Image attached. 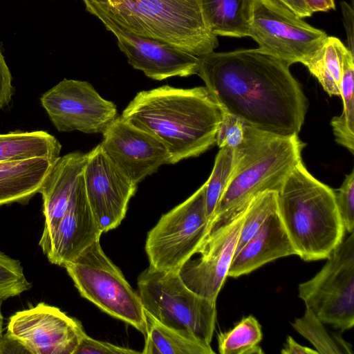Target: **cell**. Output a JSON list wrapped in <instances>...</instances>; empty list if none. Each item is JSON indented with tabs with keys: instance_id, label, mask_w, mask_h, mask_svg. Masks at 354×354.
<instances>
[{
	"instance_id": "obj_13",
	"label": "cell",
	"mask_w": 354,
	"mask_h": 354,
	"mask_svg": "<svg viewBox=\"0 0 354 354\" xmlns=\"http://www.w3.org/2000/svg\"><path fill=\"white\" fill-rule=\"evenodd\" d=\"M247 207L227 223L211 230L196 253L200 257L189 259L178 270L183 282L196 294L216 301L227 277Z\"/></svg>"
},
{
	"instance_id": "obj_1",
	"label": "cell",
	"mask_w": 354,
	"mask_h": 354,
	"mask_svg": "<svg viewBox=\"0 0 354 354\" xmlns=\"http://www.w3.org/2000/svg\"><path fill=\"white\" fill-rule=\"evenodd\" d=\"M198 58L197 75L222 112L262 131L298 135L308 103L289 65L260 48Z\"/></svg>"
},
{
	"instance_id": "obj_22",
	"label": "cell",
	"mask_w": 354,
	"mask_h": 354,
	"mask_svg": "<svg viewBox=\"0 0 354 354\" xmlns=\"http://www.w3.org/2000/svg\"><path fill=\"white\" fill-rule=\"evenodd\" d=\"M61 149L59 140L46 131L17 130L0 134V162L36 158L57 159Z\"/></svg>"
},
{
	"instance_id": "obj_7",
	"label": "cell",
	"mask_w": 354,
	"mask_h": 354,
	"mask_svg": "<svg viewBox=\"0 0 354 354\" xmlns=\"http://www.w3.org/2000/svg\"><path fill=\"white\" fill-rule=\"evenodd\" d=\"M64 267L82 297L145 334V313L140 296L105 254L100 240Z\"/></svg>"
},
{
	"instance_id": "obj_20",
	"label": "cell",
	"mask_w": 354,
	"mask_h": 354,
	"mask_svg": "<svg viewBox=\"0 0 354 354\" xmlns=\"http://www.w3.org/2000/svg\"><path fill=\"white\" fill-rule=\"evenodd\" d=\"M57 159L36 158L0 162V205L26 203L39 193Z\"/></svg>"
},
{
	"instance_id": "obj_23",
	"label": "cell",
	"mask_w": 354,
	"mask_h": 354,
	"mask_svg": "<svg viewBox=\"0 0 354 354\" xmlns=\"http://www.w3.org/2000/svg\"><path fill=\"white\" fill-rule=\"evenodd\" d=\"M145 313L144 354H214L209 344L189 338Z\"/></svg>"
},
{
	"instance_id": "obj_37",
	"label": "cell",
	"mask_w": 354,
	"mask_h": 354,
	"mask_svg": "<svg viewBox=\"0 0 354 354\" xmlns=\"http://www.w3.org/2000/svg\"><path fill=\"white\" fill-rule=\"evenodd\" d=\"M281 353L282 354H318L315 349L299 344L290 335L287 337Z\"/></svg>"
},
{
	"instance_id": "obj_3",
	"label": "cell",
	"mask_w": 354,
	"mask_h": 354,
	"mask_svg": "<svg viewBox=\"0 0 354 354\" xmlns=\"http://www.w3.org/2000/svg\"><path fill=\"white\" fill-rule=\"evenodd\" d=\"M87 12L132 35L169 44L200 57L218 46L201 0H82Z\"/></svg>"
},
{
	"instance_id": "obj_31",
	"label": "cell",
	"mask_w": 354,
	"mask_h": 354,
	"mask_svg": "<svg viewBox=\"0 0 354 354\" xmlns=\"http://www.w3.org/2000/svg\"><path fill=\"white\" fill-rule=\"evenodd\" d=\"M335 202L346 232L354 230V171L346 174L345 179L337 190L335 192Z\"/></svg>"
},
{
	"instance_id": "obj_19",
	"label": "cell",
	"mask_w": 354,
	"mask_h": 354,
	"mask_svg": "<svg viewBox=\"0 0 354 354\" xmlns=\"http://www.w3.org/2000/svg\"><path fill=\"white\" fill-rule=\"evenodd\" d=\"M290 255H296V252L277 209L234 253L227 277L248 274L268 262Z\"/></svg>"
},
{
	"instance_id": "obj_18",
	"label": "cell",
	"mask_w": 354,
	"mask_h": 354,
	"mask_svg": "<svg viewBox=\"0 0 354 354\" xmlns=\"http://www.w3.org/2000/svg\"><path fill=\"white\" fill-rule=\"evenodd\" d=\"M87 158L88 153L74 151L59 156L53 165L39 191L44 216L39 241L50 236L65 214Z\"/></svg>"
},
{
	"instance_id": "obj_2",
	"label": "cell",
	"mask_w": 354,
	"mask_h": 354,
	"mask_svg": "<svg viewBox=\"0 0 354 354\" xmlns=\"http://www.w3.org/2000/svg\"><path fill=\"white\" fill-rule=\"evenodd\" d=\"M121 115L158 138L170 154L169 164H176L216 143L222 111L205 86L165 85L138 93Z\"/></svg>"
},
{
	"instance_id": "obj_38",
	"label": "cell",
	"mask_w": 354,
	"mask_h": 354,
	"mask_svg": "<svg viewBox=\"0 0 354 354\" xmlns=\"http://www.w3.org/2000/svg\"><path fill=\"white\" fill-rule=\"evenodd\" d=\"M311 12H326L335 8L334 0H304Z\"/></svg>"
},
{
	"instance_id": "obj_5",
	"label": "cell",
	"mask_w": 354,
	"mask_h": 354,
	"mask_svg": "<svg viewBox=\"0 0 354 354\" xmlns=\"http://www.w3.org/2000/svg\"><path fill=\"white\" fill-rule=\"evenodd\" d=\"M277 212L296 255L304 261L326 259L344 240L335 191L313 177L302 161L277 192Z\"/></svg>"
},
{
	"instance_id": "obj_25",
	"label": "cell",
	"mask_w": 354,
	"mask_h": 354,
	"mask_svg": "<svg viewBox=\"0 0 354 354\" xmlns=\"http://www.w3.org/2000/svg\"><path fill=\"white\" fill-rule=\"evenodd\" d=\"M354 57L346 49L342 60L340 96L343 111L340 115L333 118L331 126L336 142L352 153L354 151Z\"/></svg>"
},
{
	"instance_id": "obj_33",
	"label": "cell",
	"mask_w": 354,
	"mask_h": 354,
	"mask_svg": "<svg viewBox=\"0 0 354 354\" xmlns=\"http://www.w3.org/2000/svg\"><path fill=\"white\" fill-rule=\"evenodd\" d=\"M137 351L99 341L85 335L74 354H135Z\"/></svg>"
},
{
	"instance_id": "obj_12",
	"label": "cell",
	"mask_w": 354,
	"mask_h": 354,
	"mask_svg": "<svg viewBox=\"0 0 354 354\" xmlns=\"http://www.w3.org/2000/svg\"><path fill=\"white\" fill-rule=\"evenodd\" d=\"M6 335L26 353L74 354L86 333L76 319L57 307L39 303L15 313Z\"/></svg>"
},
{
	"instance_id": "obj_32",
	"label": "cell",
	"mask_w": 354,
	"mask_h": 354,
	"mask_svg": "<svg viewBox=\"0 0 354 354\" xmlns=\"http://www.w3.org/2000/svg\"><path fill=\"white\" fill-rule=\"evenodd\" d=\"M244 127L245 124L238 117L222 112L221 120L216 134V145L219 148H236L243 140Z\"/></svg>"
},
{
	"instance_id": "obj_10",
	"label": "cell",
	"mask_w": 354,
	"mask_h": 354,
	"mask_svg": "<svg viewBox=\"0 0 354 354\" xmlns=\"http://www.w3.org/2000/svg\"><path fill=\"white\" fill-rule=\"evenodd\" d=\"M248 37L259 48L290 66L295 63L304 64L328 35L277 0H254Z\"/></svg>"
},
{
	"instance_id": "obj_36",
	"label": "cell",
	"mask_w": 354,
	"mask_h": 354,
	"mask_svg": "<svg viewBox=\"0 0 354 354\" xmlns=\"http://www.w3.org/2000/svg\"><path fill=\"white\" fill-rule=\"evenodd\" d=\"M301 18L310 17L313 14L304 0H277Z\"/></svg>"
},
{
	"instance_id": "obj_14",
	"label": "cell",
	"mask_w": 354,
	"mask_h": 354,
	"mask_svg": "<svg viewBox=\"0 0 354 354\" xmlns=\"http://www.w3.org/2000/svg\"><path fill=\"white\" fill-rule=\"evenodd\" d=\"M86 198L102 233L120 225L137 190L99 144L88 153L83 173Z\"/></svg>"
},
{
	"instance_id": "obj_35",
	"label": "cell",
	"mask_w": 354,
	"mask_h": 354,
	"mask_svg": "<svg viewBox=\"0 0 354 354\" xmlns=\"http://www.w3.org/2000/svg\"><path fill=\"white\" fill-rule=\"evenodd\" d=\"M341 8L343 15L344 24L345 26L348 49L353 54V44H354V15L353 9L346 1L340 3Z\"/></svg>"
},
{
	"instance_id": "obj_39",
	"label": "cell",
	"mask_w": 354,
	"mask_h": 354,
	"mask_svg": "<svg viewBox=\"0 0 354 354\" xmlns=\"http://www.w3.org/2000/svg\"><path fill=\"white\" fill-rule=\"evenodd\" d=\"M3 300L0 298V352L1 346L3 342L4 335L3 334V317L1 312V304Z\"/></svg>"
},
{
	"instance_id": "obj_16",
	"label": "cell",
	"mask_w": 354,
	"mask_h": 354,
	"mask_svg": "<svg viewBox=\"0 0 354 354\" xmlns=\"http://www.w3.org/2000/svg\"><path fill=\"white\" fill-rule=\"evenodd\" d=\"M117 38L128 63L148 77L162 80L197 75L199 58L169 44L131 34L103 17L98 18Z\"/></svg>"
},
{
	"instance_id": "obj_24",
	"label": "cell",
	"mask_w": 354,
	"mask_h": 354,
	"mask_svg": "<svg viewBox=\"0 0 354 354\" xmlns=\"http://www.w3.org/2000/svg\"><path fill=\"white\" fill-rule=\"evenodd\" d=\"M347 47L335 37H327L304 64L330 96L340 95L343 55Z\"/></svg>"
},
{
	"instance_id": "obj_21",
	"label": "cell",
	"mask_w": 354,
	"mask_h": 354,
	"mask_svg": "<svg viewBox=\"0 0 354 354\" xmlns=\"http://www.w3.org/2000/svg\"><path fill=\"white\" fill-rule=\"evenodd\" d=\"M207 25L216 36L248 37L254 0H201Z\"/></svg>"
},
{
	"instance_id": "obj_11",
	"label": "cell",
	"mask_w": 354,
	"mask_h": 354,
	"mask_svg": "<svg viewBox=\"0 0 354 354\" xmlns=\"http://www.w3.org/2000/svg\"><path fill=\"white\" fill-rule=\"evenodd\" d=\"M40 102L59 132L102 133L117 117L116 105L86 81L64 79L44 93Z\"/></svg>"
},
{
	"instance_id": "obj_15",
	"label": "cell",
	"mask_w": 354,
	"mask_h": 354,
	"mask_svg": "<svg viewBox=\"0 0 354 354\" xmlns=\"http://www.w3.org/2000/svg\"><path fill=\"white\" fill-rule=\"evenodd\" d=\"M101 147L115 166L133 183L138 184L158 168L169 164L165 145L122 115L117 116L102 133Z\"/></svg>"
},
{
	"instance_id": "obj_29",
	"label": "cell",
	"mask_w": 354,
	"mask_h": 354,
	"mask_svg": "<svg viewBox=\"0 0 354 354\" xmlns=\"http://www.w3.org/2000/svg\"><path fill=\"white\" fill-rule=\"evenodd\" d=\"M277 209V192L266 191L262 192L251 201L247 207L236 252L257 232L269 216Z\"/></svg>"
},
{
	"instance_id": "obj_8",
	"label": "cell",
	"mask_w": 354,
	"mask_h": 354,
	"mask_svg": "<svg viewBox=\"0 0 354 354\" xmlns=\"http://www.w3.org/2000/svg\"><path fill=\"white\" fill-rule=\"evenodd\" d=\"M205 183L182 203L163 214L148 232L145 251L149 266L178 271L197 252L209 232Z\"/></svg>"
},
{
	"instance_id": "obj_28",
	"label": "cell",
	"mask_w": 354,
	"mask_h": 354,
	"mask_svg": "<svg viewBox=\"0 0 354 354\" xmlns=\"http://www.w3.org/2000/svg\"><path fill=\"white\" fill-rule=\"evenodd\" d=\"M234 165V148L224 147L218 152L212 171L205 183L206 212L211 221L219 200L230 180Z\"/></svg>"
},
{
	"instance_id": "obj_26",
	"label": "cell",
	"mask_w": 354,
	"mask_h": 354,
	"mask_svg": "<svg viewBox=\"0 0 354 354\" xmlns=\"http://www.w3.org/2000/svg\"><path fill=\"white\" fill-rule=\"evenodd\" d=\"M291 325L314 346L319 354L353 353L352 345L342 337V333L329 330L308 308L301 317L295 319Z\"/></svg>"
},
{
	"instance_id": "obj_9",
	"label": "cell",
	"mask_w": 354,
	"mask_h": 354,
	"mask_svg": "<svg viewBox=\"0 0 354 354\" xmlns=\"http://www.w3.org/2000/svg\"><path fill=\"white\" fill-rule=\"evenodd\" d=\"M326 260L313 278L299 284V297L321 322L342 333L354 325V232Z\"/></svg>"
},
{
	"instance_id": "obj_4",
	"label": "cell",
	"mask_w": 354,
	"mask_h": 354,
	"mask_svg": "<svg viewBox=\"0 0 354 354\" xmlns=\"http://www.w3.org/2000/svg\"><path fill=\"white\" fill-rule=\"evenodd\" d=\"M304 144L298 135L286 137L245 125L243 140L234 148V165L216 207L209 231L243 211L258 194L278 192L301 161Z\"/></svg>"
},
{
	"instance_id": "obj_27",
	"label": "cell",
	"mask_w": 354,
	"mask_h": 354,
	"mask_svg": "<svg viewBox=\"0 0 354 354\" xmlns=\"http://www.w3.org/2000/svg\"><path fill=\"white\" fill-rule=\"evenodd\" d=\"M261 326L252 315L243 318L233 328L218 335L221 354H262Z\"/></svg>"
},
{
	"instance_id": "obj_30",
	"label": "cell",
	"mask_w": 354,
	"mask_h": 354,
	"mask_svg": "<svg viewBox=\"0 0 354 354\" xmlns=\"http://www.w3.org/2000/svg\"><path fill=\"white\" fill-rule=\"evenodd\" d=\"M30 287L21 263L0 251V298L18 296Z\"/></svg>"
},
{
	"instance_id": "obj_17",
	"label": "cell",
	"mask_w": 354,
	"mask_h": 354,
	"mask_svg": "<svg viewBox=\"0 0 354 354\" xmlns=\"http://www.w3.org/2000/svg\"><path fill=\"white\" fill-rule=\"evenodd\" d=\"M102 234L89 206L82 174L65 214L39 245L51 263L64 267L100 240Z\"/></svg>"
},
{
	"instance_id": "obj_34",
	"label": "cell",
	"mask_w": 354,
	"mask_h": 354,
	"mask_svg": "<svg viewBox=\"0 0 354 354\" xmlns=\"http://www.w3.org/2000/svg\"><path fill=\"white\" fill-rule=\"evenodd\" d=\"M13 93L12 75L0 50V109L9 104Z\"/></svg>"
},
{
	"instance_id": "obj_6",
	"label": "cell",
	"mask_w": 354,
	"mask_h": 354,
	"mask_svg": "<svg viewBox=\"0 0 354 354\" xmlns=\"http://www.w3.org/2000/svg\"><path fill=\"white\" fill-rule=\"evenodd\" d=\"M138 293L145 310L160 323L210 344L216 320V301L189 289L177 271L159 270L149 266L138 277Z\"/></svg>"
}]
</instances>
